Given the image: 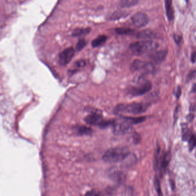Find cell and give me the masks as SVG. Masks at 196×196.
Wrapping results in <instances>:
<instances>
[{"mask_svg":"<svg viewBox=\"0 0 196 196\" xmlns=\"http://www.w3.org/2000/svg\"><path fill=\"white\" fill-rule=\"evenodd\" d=\"M129 155L130 152L125 147H115L107 150L102 158L106 162L114 164L123 161Z\"/></svg>","mask_w":196,"mask_h":196,"instance_id":"1","label":"cell"},{"mask_svg":"<svg viewBox=\"0 0 196 196\" xmlns=\"http://www.w3.org/2000/svg\"><path fill=\"white\" fill-rule=\"evenodd\" d=\"M158 47V44L151 40L140 41L132 43L130 46L131 52L136 56H140L149 52L155 51Z\"/></svg>","mask_w":196,"mask_h":196,"instance_id":"2","label":"cell"},{"mask_svg":"<svg viewBox=\"0 0 196 196\" xmlns=\"http://www.w3.org/2000/svg\"><path fill=\"white\" fill-rule=\"evenodd\" d=\"M149 105L145 103L134 102L130 104H120L115 108L117 113H130L139 115L145 112L148 108Z\"/></svg>","mask_w":196,"mask_h":196,"instance_id":"3","label":"cell"},{"mask_svg":"<svg viewBox=\"0 0 196 196\" xmlns=\"http://www.w3.org/2000/svg\"><path fill=\"white\" fill-rule=\"evenodd\" d=\"M152 88V84L150 81L144 78H140L135 86L129 89V94L134 97H138L147 93Z\"/></svg>","mask_w":196,"mask_h":196,"instance_id":"4","label":"cell"},{"mask_svg":"<svg viewBox=\"0 0 196 196\" xmlns=\"http://www.w3.org/2000/svg\"><path fill=\"white\" fill-rule=\"evenodd\" d=\"M132 124L130 123L124 117L120 121L113 120L112 127L113 131L115 134L117 135L125 134L131 131Z\"/></svg>","mask_w":196,"mask_h":196,"instance_id":"5","label":"cell"},{"mask_svg":"<svg viewBox=\"0 0 196 196\" xmlns=\"http://www.w3.org/2000/svg\"><path fill=\"white\" fill-rule=\"evenodd\" d=\"M131 22L135 27H145L149 23V17L145 13L139 12L132 16V17H131Z\"/></svg>","mask_w":196,"mask_h":196,"instance_id":"6","label":"cell"},{"mask_svg":"<svg viewBox=\"0 0 196 196\" xmlns=\"http://www.w3.org/2000/svg\"><path fill=\"white\" fill-rule=\"evenodd\" d=\"M75 54L73 47H69L62 51L58 55V63L61 66H66L71 61Z\"/></svg>","mask_w":196,"mask_h":196,"instance_id":"7","label":"cell"},{"mask_svg":"<svg viewBox=\"0 0 196 196\" xmlns=\"http://www.w3.org/2000/svg\"><path fill=\"white\" fill-rule=\"evenodd\" d=\"M131 70L134 71H139L141 70H145V71H151L153 69L152 63L141 61L135 60L131 65Z\"/></svg>","mask_w":196,"mask_h":196,"instance_id":"8","label":"cell"},{"mask_svg":"<svg viewBox=\"0 0 196 196\" xmlns=\"http://www.w3.org/2000/svg\"><path fill=\"white\" fill-rule=\"evenodd\" d=\"M85 122L91 125H98L100 126L101 124L104 121L101 113L97 112H91L87 115L85 119Z\"/></svg>","mask_w":196,"mask_h":196,"instance_id":"9","label":"cell"},{"mask_svg":"<svg viewBox=\"0 0 196 196\" xmlns=\"http://www.w3.org/2000/svg\"><path fill=\"white\" fill-rule=\"evenodd\" d=\"M167 54L166 51H155L149 55V59L153 63L158 64L164 61Z\"/></svg>","mask_w":196,"mask_h":196,"instance_id":"10","label":"cell"},{"mask_svg":"<svg viewBox=\"0 0 196 196\" xmlns=\"http://www.w3.org/2000/svg\"><path fill=\"white\" fill-rule=\"evenodd\" d=\"M171 159V154L169 151L164 153L160 160V170L164 172L166 169L168 164Z\"/></svg>","mask_w":196,"mask_h":196,"instance_id":"11","label":"cell"},{"mask_svg":"<svg viewBox=\"0 0 196 196\" xmlns=\"http://www.w3.org/2000/svg\"><path fill=\"white\" fill-rule=\"evenodd\" d=\"M164 3L167 18L171 22L174 19V10L173 7L172 0H164Z\"/></svg>","mask_w":196,"mask_h":196,"instance_id":"12","label":"cell"},{"mask_svg":"<svg viewBox=\"0 0 196 196\" xmlns=\"http://www.w3.org/2000/svg\"><path fill=\"white\" fill-rule=\"evenodd\" d=\"M74 130L79 135H90L93 133L91 128L84 125H77L74 128Z\"/></svg>","mask_w":196,"mask_h":196,"instance_id":"13","label":"cell"},{"mask_svg":"<svg viewBox=\"0 0 196 196\" xmlns=\"http://www.w3.org/2000/svg\"><path fill=\"white\" fill-rule=\"evenodd\" d=\"M136 37L138 39H152L155 37V33L151 31V30L145 29L140 31L136 34Z\"/></svg>","mask_w":196,"mask_h":196,"instance_id":"14","label":"cell"},{"mask_svg":"<svg viewBox=\"0 0 196 196\" xmlns=\"http://www.w3.org/2000/svg\"><path fill=\"white\" fill-rule=\"evenodd\" d=\"M107 37L106 35H100L91 42V46L93 47H98L105 43L107 40Z\"/></svg>","mask_w":196,"mask_h":196,"instance_id":"15","label":"cell"},{"mask_svg":"<svg viewBox=\"0 0 196 196\" xmlns=\"http://www.w3.org/2000/svg\"><path fill=\"white\" fill-rule=\"evenodd\" d=\"M91 28H79L74 29L72 32V37H80L84 36L91 32Z\"/></svg>","mask_w":196,"mask_h":196,"instance_id":"16","label":"cell"},{"mask_svg":"<svg viewBox=\"0 0 196 196\" xmlns=\"http://www.w3.org/2000/svg\"><path fill=\"white\" fill-rule=\"evenodd\" d=\"M139 1V0H121L119 3V7L121 8L132 7L137 5Z\"/></svg>","mask_w":196,"mask_h":196,"instance_id":"17","label":"cell"},{"mask_svg":"<svg viewBox=\"0 0 196 196\" xmlns=\"http://www.w3.org/2000/svg\"><path fill=\"white\" fill-rule=\"evenodd\" d=\"M116 32L120 35H134L135 31L128 28H117L115 29Z\"/></svg>","mask_w":196,"mask_h":196,"instance_id":"18","label":"cell"},{"mask_svg":"<svg viewBox=\"0 0 196 196\" xmlns=\"http://www.w3.org/2000/svg\"><path fill=\"white\" fill-rule=\"evenodd\" d=\"M128 15L127 12L125 11H119L114 12L112 15L110 16L109 19L111 20H119L120 18H124L126 17Z\"/></svg>","mask_w":196,"mask_h":196,"instance_id":"19","label":"cell"},{"mask_svg":"<svg viewBox=\"0 0 196 196\" xmlns=\"http://www.w3.org/2000/svg\"><path fill=\"white\" fill-rule=\"evenodd\" d=\"M128 121L132 124H137L141 123L145 121V117H124Z\"/></svg>","mask_w":196,"mask_h":196,"instance_id":"20","label":"cell"},{"mask_svg":"<svg viewBox=\"0 0 196 196\" xmlns=\"http://www.w3.org/2000/svg\"><path fill=\"white\" fill-rule=\"evenodd\" d=\"M110 177L116 181L121 182L124 179V175L120 171H115L110 175Z\"/></svg>","mask_w":196,"mask_h":196,"instance_id":"21","label":"cell"},{"mask_svg":"<svg viewBox=\"0 0 196 196\" xmlns=\"http://www.w3.org/2000/svg\"><path fill=\"white\" fill-rule=\"evenodd\" d=\"M86 43H87V42L85 39H80V40H78V42L76 43V50L77 51H81L86 46Z\"/></svg>","mask_w":196,"mask_h":196,"instance_id":"22","label":"cell"},{"mask_svg":"<svg viewBox=\"0 0 196 196\" xmlns=\"http://www.w3.org/2000/svg\"><path fill=\"white\" fill-rule=\"evenodd\" d=\"M196 146V136L194 135H192L189 139V149L190 151H192Z\"/></svg>","mask_w":196,"mask_h":196,"instance_id":"23","label":"cell"},{"mask_svg":"<svg viewBox=\"0 0 196 196\" xmlns=\"http://www.w3.org/2000/svg\"><path fill=\"white\" fill-rule=\"evenodd\" d=\"M154 185H155V189H156L158 194L160 195V196H162V191H161V189H160L159 181V180L158 179V178H156L155 179V181H154Z\"/></svg>","mask_w":196,"mask_h":196,"instance_id":"24","label":"cell"},{"mask_svg":"<svg viewBox=\"0 0 196 196\" xmlns=\"http://www.w3.org/2000/svg\"><path fill=\"white\" fill-rule=\"evenodd\" d=\"M195 78H196V70H194V71H192L188 74V76H187V81H189L194 80Z\"/></svg>","mask_w":196,"mask_h":196,"instance_id":"25","label":"cell"},{"mask_svg":"<svg viewBox=\"0 0 196 196\" xmlns=\"http://www.w3.org/2000/svg\"><path fill=\"white\" fill-rule=\"evenodd\" d=\"M86 64L85 60H79L75 63V66L76 67H83Z\"/></svg>","mask_w":196,"mask_h":196,"instance_id":"26","label":"cell"},{"mask_svg":"<svg viewBox=\"0 0 196 196\" xmlns=\"http://www.w3.org/2000/svg\"><path fill=\"white\" fill-rule=\"evenodd\" d=\"M174 39L175 42L177 44L180 43L181 42V37L179 36L178 35H174Z\"/></svg>","mask_w":196,"mask_h":196,"instance_id":"27","label":"cell"},{"mask_svg":"<svg viewBox=\"0 0 196 196\" xmlns=\"http://www.w3.org/2000/svg\"><path fill=\"white\" fill-rule=\"evenodd\" d=\"M191 61L192 62H195L196 61V51L193 52L191 56Z\"/></svg>","mask_w":196,"mask_h":196,"instance_id":"28","label":"cell"},{"mask_svg":"<svg viewBox=\"0 0 196 196\" xmlns=\"http://www.w3.org/2000/svg\"><path fill=\"white\" fill-rule=\"evenodd\" d=\"M181 95V88L180 87H178V89H177V94H176V96H177V98H179V97H180V96Z\"/></svg>","mask_w":196,"mask_h":196,"instance_id":"29","label":"cell"},{"mask_svg":"<svg viewBox=\"0 0 196 196\" xmlns=\"http://www.w3.org/2000/svg\"><path fill=\"white\" fill-rule=\"evenodd\" d=\"M192 93H196V84H194L192 89Z\"/></svg>","mask_w":196,"mask_h":196,"instance_id":"30","label":"cell"}]
</instances>
